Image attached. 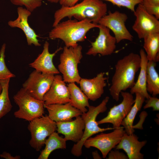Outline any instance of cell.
Returning a JSON list of instances; mask_svg holds the SVG:
<instances>
[{
	"label": "cell",
	"mask_w": 159,
	"mask_h": 159,
	"mask_svg": "<svg viewBox=\"0 0 159 159\" xmlns=\"http://www.w3.org/2000/svg\"><path fill=\"white\" fill-rule=\"evenodd\" d=\"M140 55L131 52L117 61L109 89L112 99L118 101L121 91L131 89L135 83L136 74L140 68Z\"/></svg>",
	"instance_id": "cell-1"
},
{
	"label": "cell",
	"mask_w": 159,
	"mask_h": 159,
	"mask_svg": "<svg viewBox=\"0 0 159 159\" xmlns=\"http://www.w3.org/2000/svg\"><path fill=\"white\" fill-rule=\"evenodd\" d=\"M107 4L100 0H83L71 7H61L54 14L53 27L65 18L72 17L79 20L87 19L93 23L98 24L100 19L107 14Z\"/></svg>",
	"instance_id": "cell-2"
},
{
	"label": "cell",
	"mask_w": 159,
	"mask_h": 159,
	"mask_svg": "<svg viewBox=\"0 0 159 159\" xmlns=\"http://www.w3.org/2000/svg\"><path fill=\"white\" fill-rule=\"evenodd\" d=\"M99 26L87 19L79 21L69 19L53 27L49 32V37L52 40H62L67 47H74L78 45V42L85 40L86 35L90 30L98 28Z\"/></svg>",
	"instance_id": "cell-3"
},
{
	"label": "cell",
	"mask_w": 159,
	"mask_h": 159,
	"mask_svg": "<svg viewBox=\"0 0 159 159\" xmlns=\"http://www.w3.org/2000/svg\"><path fill=\"white\" fill-rule=\"evenodd\" d=\"M109 99V97H106L99 105L96 106L90 105L87 111L82 113L81 117L84 122L85 128L81 139L73 145L71 150V153L74 156L79 157L82 155V148L85 142L92 135L116 128L113 127L101 128L99 126L96 121L97 116L107 110V105Z\"/></svg>",
	"instance_id": "cell-4"
},
{
	"label": "cell",
	"mask_w": 159,
	"mask_h": 159,
	"mask_svg": "<svg viewBox=\"0 0 159 159\" xmlns=\"http://www.w3.org/2000/svg\"><path fill=\"white\" fill-rule=\"evenodd\" d=\"M82 47L78 44L74 47L65 46L60 56L58 70L63 75V79L68 83L79 84L81 78L79 74L78 65L82 58Z\"/></svg>",
	"instance_id": "cell-5"
},
{
	"label": "cell",
	"mask_w": 159,
	"mask_h": 159,
	"mask_svg": "<svg viewBox=\"0 0 159 159\" xmlns=\"http://www.w3.org/2000/svg\"><path fill=\"white\" fill-rule=\"evenodd\" d=\"M13 99L19 107L14 113L16 118L29 122L44 115V101L35 98L22 88L14 95Z\"/></svg>",
	"instance_id": "cell-6"
},
{
	"label": "cell",
	"mask_w": 159,
	"mask_h": 159,
	"mask_svg": "<svg viewBox=\"0 0 159 159\" xmlns=\"http://www.w3.org/2000/svg\"><path fill=\"white\" fill-rule=\"evenodd\" d=\"M28 129L31 135L29 144L38 151L44 145L47 138L56 130V122L48 115H43L29 121Z\"/></svg>",
	"instance_id": "cell-7"
},
{
	"label": "cell",
	"mask_w": 159,
	"mask_h": 159,
	"mask_svg": "<svg viewBox=\"0 0 159 159\" xmlns=\"http://www.w3.org/2000/svg\"><path fill=\"white\" fill-rule=\"evenodd\" d=\"M125 133L123 126L116 128L109 133H102L94 137H91L85 142L84 145L87 148L93 147L101 152L102 158H105L109 153L119 143Z\"/></svg>",
	"instance_id": "cell-8"
},
{
	"label": "cell",
	"mask_w": 159,
	"mask_h": 159,
	"mask_svg": "<svg viewBox=\"0 0 159 159\" xmlns=\"http://www.w3.org/2000/svg\"><path fill=\"white\" fill-rule=\"evenodd\" d=\"M54 76L53 74L34 70L23 84L22 88L35 98L43 101L44 96L49 89Z\"/></svg>",
	"instance_id": "cell-9"
},
{
	"label": "cell",
	"mask_w": 159,
	"mask_h": 159,
	"mask_svg": "<svg viewBox=\"0 0 159 159\" xmlns=\"http://www.w3.org/2000/svg\"><path fill=\"white\" fill-rule=\"evenodd\" d=\"M127 19V16L124 13L117 11L113 12L109 11L107 14L101 18L98 24L107 27L112 32L117 43L124 40L132 41L133 36L125 24Z\"/></svg>",
	"instance_id": "cell-10"
},
{
	"label": "cell",
	"mask_w": 159,
	"mask_h": 159,
	"mask_svg": "<svg viewBox=\"0 0 159 159\" xmlns=\"http://www.w3.org/2000/svg\"><path fill=\"white\" fill-rule=\"evenodd\" d=\"M136 19L132 29L140 39L153 33L159 32V21L154 16L150 14L139 4L133 12Z\"/></svg>",
	"instance_id": "cell-11"
},
{
	"label": "cell",
	"mask_w": 159,
	"mask_h": 159,
	"mask_svg": "<svg viewBox=\"0 0 159 159\" xmlns=\"http://www.w3.org/2000/svg\"><path fill=\"white\" fill-rule=\"evenodd\" d=\"M120 94L123 98L122 102L111 108L106 117L97 121L99 125L111 123L115 128L121 126L122 121L134 104L135 99L132 94L129 92L122 91Z\"/></svg>",
	"instance_id": "cell-12"
},
{
	"label": "cell",
	"mask_w": 159,
	"mask_h": 159,
	"mask_svg": "<svg viewBox=\"0 0 159 159\" xmlns=\"http://www.w3.org/2000/svg\"><path fill=\"white\" fill-rule=\"evenodd\" d=\"M99 34L95 41L91 43V47L86 54L95 56L98 54L102 56L112 54L116 48L115 37L110 34V30L107 27L99 24Z\"/></svg>",
	"instance_id": "cell-13"
},
{
	"label": "cell",
	"mask_w": 159,
	"mask_h": 159,
	"mask_svg": "<svg viewBox=\"0 0 159 159\" xmlns=\"http://www.w3.org/2000/svg\"><path fill=\"white\" fill-rule=\"evenodd\" d=\"M43 101L45 105L70 102L69 91L61 75H54L49 89L44 96Z\"/></svg>",
	"instance_id": "cell-14"
},
{
	"label": "cell",
	"mask_w": 159,
	"mask_h": 159,
	"mask_svg": "<svg viewBox=\"0 0 159 159\" xmlns=\"http://www.w3.org/2000/svg\"><path fill=\"white\" fill-rule=\"evenodd\" d=\"M17 18L14 20L9 21V26L11 28L21 29L25 35L28 45L33 44L36 47L40 46L41 44L38 39V36L28 23V18L32 12L25 8L19 6L17 8Z\"/></svg>",
	"instance_id": "cell-15"
},
{
	"label": "cell",
	"mask_w": 159,
	"mask_h": 159,
	"mask_svg": "<svg viewBox=\"0 0 159 159\" xmlns=\"http://www.w3.org/2000/svg\"><path fill=\"white\" fill-rule=\"evenodd\" d=\"M105 75L104 72H101L92 79H81L79 83L80 89L89 99L95 101L103 94L107 79Z\"/></svg>",
	"instance_id": "cell-16"
},
{
	"label": "cell",
	"mask_w": 159,
	"mask_h": 159,
	"mask_svg": "<svg viewBox=\"0 0 159 159\" xmlns=\"http://www.w3.org/2000/svg\"><path fill=\"white\" fill-rule=\"evenodd\" d=\"M57 130L58 133L64 135L67 141L71 140L77 143L81 139L85 128V123L80 116L74 120L56 122Z\"/></svg>",
	"instance_id": "cell-17"
},
{
	"label": "cell",
	"mask_w": 159,
	"mask_h": 159,
	"mask_svg": "<svg viewBox=\"0 0 159 159\" xmlns=\"http://www.w3.org/2000/svg\"><path fill=\"white\" fill-rule=\"evenodd\" d=\"M47 110L48 116L56 122L72 120L74 117L82 115V112L73 106L70 102L64 104L44 105Z\"/></svg>",
	"instance_id": "cell-18"
},
{
	"label": "cell",
	"mask_w": 159,
	"mask_h": 159,
	"mask_svg": "<svg viewBox=\"0 0 159 159\" xmlns=\"http://www.w3.org/2000/svg\"><path fill=\"white\" fill-rule=\"evenodd\" d=\"M49 43L45 42L42 52L33 62L29 64V66L39 72L54 75L58 74L59 72L54 64L53 59L56 54L62 48L60 47L54 52L51 53L49 52Z\"/></svg>",
	"instance_id": "cell-19"
},
{
	"label": "cell",
	"mask_w": 159,
	"mask_h": 159,
	"mask_svg": "<svg viewBox=\"0 0 159 159\" xmlns=\"http://www.w3.org/2000/svg\"><path fill=\"white\" fill-rule=\"evenodd\" d=\"M138 139V137L135 134L128 135L125 132L115 147L116 149L123 150L129 159H143L144 155L140 151L147 141H140Z\"/></svg>",
	"instance_id": "cell-20"
},
{
	"label": "cell",
	"mask_w": 159,
	"mask_h": 159,
	"mask_svg": "<svg viewBox=\"0 0 159 159\" xmlns=\"http://www.w3.org/2000/svg\"><path fill=\"white\" fill-rule=\"evenodd\" d=\"M140 55L141 59L140 73L137 81L130 89V93L132 95L139 93L147 99L150 96L146 88V70L148 60L144 49H140Z\"/></svg>",
	"instance_id": "cell-21"
},
{
	"label": "cell",
	"mask_w": 159,
	"mask_h": 159,
	"mask_svg": "<svg viewBox=\"0 0 159 159\" xmlns=\"http://www.w3.org/2000/svg\"><path fill=\"white\" fill-rule=\"evenodd\" d=\"M70 94V102L72 105L80 110L82 113L86 112L90 105L89 99L75 84L69 83L68 85Z\"/></svg>",
	"instance_id": "cell-22"
},
{
	"label": "cell",
	"mask_w": 159,
	"mask_h": 159,
	"mask_svg": "<svg viewBox=\"0 0 159 159\" xmlns=\"http://www.w3.org/2000/svg\"><path fill=\"white\" fill-rule=\"evenodd\" d=\"M67 141L60 136L55 131L47 138L44 145L45 147L41 152L38 159H47L52 152L58 149H65Z\"/></svg>",
	"instance_id": "cell-23"
},
{
	"label": "cell",
	"mask_w": 159,
	"mask_h": 159,
	"mask_svg": "<svg viewBox=\"0 0 159 159\" xmlns=\"http://www.w3.org/2000/svg\"><path fill=\"white\" fill-rule=\"evenodd\" d=\"M135 94V102L121 123L126 133L128 135L133 133L135 131L133 122L137 113L141 110L145 99L139 93H136Z\"/></svg>",
	"instance_id": "cell-24"
},
{
	"label": "cell",
	"mask_w": 159,
	"mask_h": 159,
	"mask_svg": "<svg viewBox=\"0 0 159 159\" xmlns=\"http://www.w3.org/2000/svg\"><path fill=\"white\" fill-rule=\"evenodd\" d=\"M143 47L148 61L159 60V32L150 34L143 39Z\"/></svg>",
	"instance_id": "cell-25"
},
{
	"label": "cell",
	"mask_w": 159,
	"mask_h": 159,
	"mask_svg": "<svg viewBox=\"0 0 159 159\" xmlns=\"http://www.w3.org/2000/svg\"><path fill=\"white\" fill-rule=\"evenodd\" d=\"M156 65V62L148 61L146 70L147 90L154 97L159 94V75L155 68Z\"/></svg>",
	"instance_id": "cell-26"
},
{
	"label": "cell",
	"mask_w": 159,
	"mask_h": 159,
	"mask_svg": "<svg viewBox=\"0 0 159 159\" xmlns=\"http://www.w3.org/2000/svg\"><path fill=\"white\" fill-rule=\"evenodd\" d=\"M10 79L8 78L0 80L2 87L0 94V119L9 113L12 107L9 93Z\"/></svg>",
	"instance_id": "cell-27"
},
{
	"label": "cell",
	"mask_w": 159,
	"mask_h": 159,
	"mask_svg": "<svg viewBox=\"0 0 159 159\" xmlns=\"http://www.w3.org/2000/svg\"><path fill=\"white\" fill-rule=\"evenodd\" d=\"M6 47V44L4 43L2 46L0 50V80L16 77L6 66L5 60Z\"/></svg>",
	"instance_id": "cell-28"
},
{
	"label": "cell",
	"mask_w": 159,
	"mask_h": 159,
	"mask_svg": "<svg viewBox=\"0 0 159 159\" xmlns=\"http://www.w3.org/2000/svg\"><path fill=\"white\" fill-rule=\"evenodd\" d=\"M42 0H10L13 4L20 6H24L25 8L31 12L41 6Z\"/></svg>",
	"instance_id": "cell-29"
},
{
	"label": "cell",
	"mask_w": 159,
	"mask_h": 159,
	"mask_svg": "<svg viewBox=\"0 0 159 159\" xmlns=\"http://www.w3.org/2000/svg\"><path fill=\"white\" fill-rule=\"evenodd\" d=\"M110 2L113 5L120 7H125L132 12L135 11V6L140 4L143 0H100Z\"/></svg>",
	"instance_id": "cell-30"
},
{
	"label": "cell",
	"mask_w": 159,
	"mask_h": 159,
	"mask_svg": "<svg viewBox=\"0 0 159 159\" xmlns=\"http://www.w3.org/2000/svg\"><path fill=\"white\" fill-rule=\"evenodd\" d=\"M140 4L148 13L159 19V5L152 3L148 0H143Z\"/></svg>",
	"instance_id": "cell-31"
},
{
	"label": "cell",
	"mask_w": 159,
	"mask_h": 159,
	"mask_svg": "<svg viewBox=\"0 0 159 159\" xmlns=\"http://www.w3.org/2000/svg\"><path fill=\"white\" fill-rule=\"evenodd\" d=\"M152 107L153 111L159 110V99L155 97L150 96L147 99L146 103L144 106L143 109H145Z\"/></svg>",
	"instance_id": "cell-32"
},
{
	"label": "cell",
	"mask_w": 159,
	"mask_h": 159,
	"mask_svg": "<svg viewBox=\"0 0 159 159\" xmlns=\"http://www.w3.org/2000/svg\"><path fill=\"white\" fill-rule=\"evenodd\" d=\"M107 159H128L127 156L118 150H111L108 154Z\"/></svg>",
	"instance_id": "cell-33"
},
{
	"label": "cell",
	"mask_w": 159,
	"mask_h": 159,
	"mask_svg": "<svg viewBox=\"0 0 159 159\" xmlns=\"http://www.w3.org/2000/svg\"><path fill=\"white\" fill-rule=\"evenodd\" d=\"M80 0H59V2L61 6L71 7L76 4Z\"/></svg>",
	"instance_id": "cell-34"
},
{
	"label": "cell",
	"mask_w": 159,
	"mask_h": 159,
	"mask_svg": "<svg viewBox=\"0 0 159 159\" xmlns=\"http://www.w3.org/2000/svg\"><path fill=\"white\" fill-rule=\"evenodd\" d=\"M0 157L6 159H20L21 157L19 155L13 156L9 153L4 152L0 154Z\"/></svg>",
	"instance_id": "cell-35"
},
{
	"label": "cell",
	"mask_w": 159,
	"mask_h": 159,
	"mask_svg": "<svg viewBox=\"0 0 159 159\" xmlns=\"http://www.w3.org/2000/svg\"><path fill=\"white\" fill-rule=\"evenodd\" d=\"M92 157L94 159H101L102 158L100 155L97 151H93L92 153Z\"/></svg>",
	"instance_id": "cell-36"
},
{
	"label": "cell",
	"mask_w": 159,
	"mask_h": 159,
	"mask_svg": "<svg viewBox=\"0 0 159 159\" xmlns=\"http://www.w3.org/2000/svg\"><path fill=\"white\" fill-rule=\"evenodd\" d=\"M149 2L154 4L159 5V0H148Z\"/></svg>",
	"instance_id": "cell-37"
},
{
	"label": "cell",
	"mask_w": 159,
	"mask_h": 159,
	"mask_svg": "<svg viewBox=\"0 0 159 159\" xmlns=\"http://www.w3.org/2000/svg\"><path fill=\"white\" fill-rule=\"evenodd\" d=\"M47 1L52 3L57 4L59 2V0H46Z\"/></svg>",
	"instance_id": "cell-38"
},
{
	"label": "cell",
	"mask_w": 159,
	"mask_h": 159,
	"mask_svg": "<svg viewBox=\"0 0 159 159\" xmlns=\"http://www.w3.org/2000/svg\"><path fill=\"white\" fill-rule=\"evenodd\" d=\"M2 86H1V84L0 83V94L1 92L2 91Z\"/></svg>",
	"instance_id": "cell-39"
}]
</instances>
